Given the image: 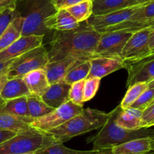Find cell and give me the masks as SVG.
<instances>
[{"label":"cell","instance_id":"obj_1","mask_svg":"<svg viewBox=\"0 0 154 154\" xmlns=\"http://www.w3.org/2000/svg\"><path fill=\"white\" fill-rule=\"evenodd\" d=\"M82 23L71 30L54 31L48 50L49 61L67 57L82 60H91L94 57L101 33L86 21Z\"/></svg>","mask_w":154,"mask_h":154},{"label":"cell","instance_id":"obj_2","mask_svg":"<svg viewBox=\"0 0 154 154\" xmlns=\"http://www.w3.org/2000/svg\"><path fill=\"white\" fill-rule=\"evenodd\" d=\"M121 109L120 105L111 111L107 122L100 128L96 135L88 139L93 145L94 149H112L113 146L126 143L134 139L151 137L154 138V130L149 128L131 130L122 128L116 122V118Z\"/></svg>","mask_w":154,"mask_h":154},{"label":"cell","instance_id":"obj_3","mask_svg":"<svg viewBox=\"0 0 154 154\" xmlns=\"http://www.w3.org/2000/svg\"><path fill=\"white\" fill-rule=\"evenodd\" d=\"M111 112L87 108L63 125L47 131L57 143H64L69 139L101 128L107 122Z\"/></svg>","mask_w":154,"mask_h":154},{"label":"cell","instance_id":"obj_4","mask_svg":"<svg viewBox=\"0 0 154 154\" xmlns=\"http://www.w3.org/2000/svg\"><path fill=\"white\" fill-rule=\"evenodd\" d=\"M57 143L48 132L30 128L17 133L0 144V154H35L38 150Z\"/></svg>","mask_w":154,"mask_h":154},{"label":"cell","instance_id":"obj_5","mask_svg":"<svg viewBox=\"0 0 154 154\" xmlns=\"http://www.w3.org/2000/svg\"><path fill=\"white\" fill-rule=\"evenodd\" d=\"M49 61L48 52L44 45L30 50L14 58L7 69L8 79L23 78L26 74L37 69H44Z\"/></svg>","mask_w":154,"mask_h":154},{"label":"cell","instance_id":"obj_6","mask_svg":"<svg viewBox=\"0 0 154 154\" xmlns=\"http://www.w3.org/2000/svg\"><path fill=\"white\" fill-rule=\"evenodd\" d=\"M56 11L51 0H38L32 5L29 12L24 17L22 35H43L48 30L45 20Z\"/></svg>","mask_w":154,"mask_h":154},{"label":"cell","instance_id":"obj_7","mask_svg":"<svg viewBox=\"0 0 154 154\" xmlns=\"http://www.w3.org/2000/svg\"><path fill=\"white\" fill-rule=\"evenodd\" d=\"M83 106L72 103L71 100L59 107L54 109L50 113L32 121L30 125L36 129L47 132L63 125L83 110Z\"/></svg>","mask_w":154,"mask_h":154},{"label":"cell","instance_id":"obj_8","mask_svg":"<svg viewBox=\"0 0 154 154\" xmlns=\"http://www.w3.org/2000/svg\"><path fill=\"white\" fill-rule=\"evenodd\" d=\"M133 33V32L126 30L109 31L101 33L100 40L94 53V57H108L122 58V49Z\"/></svg>","mask_w":154,"mask_h":154},{"label":"cell","instance_id":"obj_9","mask_svg":"<svg viewBox=\"0 0 154 154\" xmlns=\"http://www.w3.org/2000/svg\"><path fill=\"white\" fill-rule=\"evenodd\" d=\"M152 29L146 27L136 31L131 35L122 51V58L124 61L140 60L153 53L149 48V37Z\"/></svg>","mask_w":154,"mask_h":154},{"label":"cell","instance_id":"obj_10","mask_svg":"<svg viewBox=\"0 0 154 154\" xmlns=\"http://www.w3.org/2000/svg\"><path fill=\"white\" fill-rule=\"evenodd\" d=\"M125 69L128 70V88L137 82L149 83L154 80V52L140 60L125 62Z\"/></svg>","mask_w":154,"mask_h":154},{"label":"cell","instance_id":"obj_11","mask_svg":"<svg viewBox=\"0 0 154 154\" xmlns=\"http://www.w3.org/2000/svg\"><path fill=\"white\" fill-rule=\"evenodd\" d=\"M144 5V4H143ZM143 5H137L134 6L128 7L123 9L112 11L103 15H91L87 23L91 25L94 29L102 33L107 28L119 24L124 21L129 20L134 13Z\"/></svg>","mask_w":154,"mask_h":154},{"label":"cell","instance_id":"obj_12","mask_svg":"<svg viewBox=\"0 0 154 154\" xmlns=\"http://www.w3.org/2000/svg\"><path fill=\"white\" fill-rule=\"evenodd\" d=\"M43 35H21L11 45L0 51V61L14 59L21 54L42 45Z\"/></svg>","mask_w":154,"mask_h":154},{"label":"cell","instance_id":"obj_13","mask_svg":"<svg viewBox=\"0 0 154 154\" xmlns=\"http://www.w3.org/2000/svg\"><path fill=\"white\" fill-rule=\"evenodd\" d=\"M90 61L91 69L88 78L102 79L116 71L125 68V62L119 57H97L91 58Z\"/></svg>","mask_w":154,"mask_h":154},{"label":"cell","instance_id":"obj_14","mask_svg":"<svg viewBox=\"0 0 154 154\" xmlns=\"http://www.w3.org/2000/svg\"><path fill=\"white\" fill-rule=\"evenodd\" d=\"M79 60L80 59L67 57L61 60L48 61L44 67V69L46 72L50 85L63 81L71 67Z\"/></svg>","mask_w":154,"mask_h":154},{"label":"cell","instance_id":"obj_15","mask_svg":"<svg viewBox=\"0 0 154 154\" xmlns=\"http://www.w3.org/2000/svg\"><path fill=\"white\" fill-rule=\"evenodd\" d=\"M45 25L48 30L68 31L78 27L77 21L66 9H59L45 18Z\"/></svg>","mask_w":154,"mask_h":154},{"label":"cell","instance_id":"obj_16","mask_svg":"<svg viewBox=\"0 0 154 154\" xmlns=\"http://www.w3.org/2000/svg\"><path fill=\"white\" fill-rule=\"evenodd\" d=\"M71 85L64 81L50 85L49 88L41 97L46 104L53 109L59 107L69 100V92Z\"/></svg>","mask_w":154,"mask_h":154},{"label":"cell","instance_id":"obj_17","mask_svg":"<svg viewBox=\"0 0 154 154\" xmlns=\"http://www.w3.org/2000/svg\"><path fill=\"white\" fill-rule=\"evenodd\" d=\"M31 95L42 97L49 88L46 72L44 69H37L28 72L23 77Z\"/></svg>","mask_w":154,"mask_h":154},{"label":"cell","instance_id":"obj_18","mask_svg":"<svg viewBox=\"0 0 154 154\" xmlns=\"http://www.w3.org/2000/svg\"><path fill=\"white\" fill-rule=\"evenodd\" d=\"M151 137L134 139L112 148V154H145L152 151Z\"/></svg>","mask_w":154,"mask_h":154},{"label":"cell","instance_id":"obj_19","mask_svg":"<svg viewBox=\"0 0 154 154\" xmlns=\"http://www.w3.org/2000/svg\"><path fill=\"white\" fill-rule=\"evenodd\" d=\"M33 120L31 117H19L0 110V130L20 132L30 128Z\"/></svg>","mask_w":154,"mask_h":154},{"label":"cell","instance_id":"obj_20","mask_svg":"<svg viewBox=\"0 0 154 154\" xmlns=\"http://www.w3.org/2000/svg\"><path fill=\"white\" fill-rule=\"evenodd\" d=\"M24 17L19 14L11 22L0 36V51H3L22 35Z\"/></svg>","mask_w":154,"mask_h":154},{"label":"cell","instance_id":"obj_21","mask_svg":"<svg viewBox=\"0 0 154 154\" xmlns=\"http://www.w3.org/2000/svg\"><path fill=\"white\" fill-rule=\"evenodd\" d=\"M92 15H103L112 11L137 5L133 0H92Z\"/></svg>","mask_w":154,"mask_h":154},{"label":"cell","instance_id":"obj_22","mask_svg":"<svg viewBox=\"0 0 154 154\" xmlns=\"http://www.w3.org/2000/svg\"><path fill=\"white\" fill-rule=\"evenodd\" d=\"M143 111L136 108L129 107L127 109H122L118 112L116 122L122 128L127 129L136 130L141 128L140 119Z\"/></svg>","mask_w":154,"mask_h":154},{"label":"cell","instance_id":"obj_23","mask_svg":"<svg viewBox=\"0 0 154 154\" xmlns=\"http://www.w3.org/2000/svg\"><path fill=\"white\" fill-rule=\"evenodd\" d=\"M29 95L30 92L23 78L8 79L0 93V97L5 101Z\"/></svg>","mask_w":154,"mask_h":154},{"label":"cell","instance_id":"obj_24","mask_svg":"<svg viewBox=\"0 0 154 154\" xmlns=\"http://www.w3.org/2000/svg\"><path fill=\"white\" fill-rule=\"evenodd\" d=\"M0 110L19 117H29L27 96L5 100L0 105Z\"/></svg>","mask_w":154,"mask_h":154},{"label":"cell","instance_id":"obj_25","mask_svg":"<svg viewBox=\"0 0 154 154\" xmlns=\"http://www.w3.org/2000/svg\"><path fill=\"white\" fill-rule=\"evenodd\" d=\"M91 69L90 60H79L71 67L65 76L64 81L66 83L71 84L80 80H85L88 78Z\"/></svg>","mask_w":154,"mask_h":154},{"label":"cell","instance_id":"obj_26","mask_svg":"<svg viewBox=\"0 0 154 154\" xmlns=\"http://www.w3.org/2000/svg\"><path fill=\"white\" fill-rule=\"evenodd\" d=\"M27 105L29 117L33 119L42 117L54 110V109L46 104L40 97L31 94L27 96Z\"/></svg>","mask_w":154,"mask_h":154},{"label":"cell","instance_id":"obj_27","mask_svg":"<svg viewBox=\"0 0 154 154\" xmlns=\"http://www.w3.org/2000/svg\"><path fill=\"white\" fill-rule=\"evenodd\" d=\"M66 11L79 22H85L92 15L93 3L92 0H84L72 6L65 8Z\"/></svg>","mask_w":154,"mask_h":154},{"label":"cell","instance_id":"obj_28","mask_svg":"<svg viewBox=\"0 0 154 154\" xmlns=\"http://www.w3.org/2000/svg\"><path fill=\"white\" fill-rule=\"evenodd\" d=\"M102 149L77 150L65 146L61 143H56L38 150L35 154H98Z\"/></svg>","mask_w":154,"mask_h":154},{"label":"cell","instance_id":"obj_29","mask_svg":"<svg viewBox=\"0 0 154 154\" xmlns=\"http://www.w3.org/2000/svg\"><path fill=\"white\" fill-rule=\"evenodd\" d=\"M147 88L146 82H137L128 87L120 105L122 109L131 107V105L140 97V94Z\"/></svg>","mask_w":154,"mask_h":154},{"label":"cell","instance_id":"obj_30","mask_svg":"<svg viewBox=\"0 0 154 154\" xmlns=\"http://www.w3.org/2000/svg\"><path fill=\"white\" fill-rule=\"evenodd\" d=\"M85 80H80L71 84L69 92V100L79 106H83V94Z\"/></svg>","mask_w":154,"mask_h":154},{"label":"cell","instance_id":"obj_31","mask_svg":"<svg viewBox=\"0 0 154 154\" xmlns=\"http://www.w3.org/2000/svg\"><path fill=\"white\" fill-rule=\"evenodd\" d=\"M100 78H88L85 80L84 84V94L83 101L84 103L89 101L94 97L96 93L98 91L100 83Z\"/></svg>","mask_w":154,"mask_h":154},{"label":"cell","instance_id":"obj_32","mask_svg":"<svg viewBox=\"0 0 154 154\" xmlns=\"http://www.w3.org/2000/svg\"><path fill=\"white\" fill-rule=\"evenodd\" d=\"M154 98V88H146L143 93L140 95V97L134 101L131 106V107L136 108L143 111L152 102Z\"/></svg>","mask_w":154,"mask_h":154},{"label":"cell","instance_id":"obj_33","mask_svg":"<svg viewBox=\"0 0 154 154\" xmlns=\"http://www.w3.org/2000/svg\"><path fill=\"white\" fill-rule=\"evenodd\" d=\"M20 14L17 9H8L0 12V36L11 22Z\"/></svg>","mask_w":154,"mask_h":154},{"label":"cell","instance_id":"obj_34","mask_svg":"<svg viewBox=\"0 0 154 154\" xmlns=\"http://www.w3.org/2000/svg\"><path fill=\"white\" fill-rule=\"evenodd\" d=\"M154 123V103L148 106L144 110L140 119V127L143 128H149L152 127Z\"/></svg>","mask_w":154,"mask_h":154},{"label":"cell","instance_id":"obj_35","mask_svg":"<svg viewBox=\"0 0 154 154\" xmlns=\"http://www.w3.org/2000/svg\"><path fill=\"white\" fill-rule=\"evenodd\" d=\"M84 0H51V3L56 11L69 8Z\"/></svg>","mask_w":154,"mask_h":154},{"label":"cell","instance_id":"obj_36","mask_svg":"<svg viewBox=\"0 0 154 154\" xmlns=\"http://www.w3.org/2000/svg\"><path fill=\"white\" fill-rule=\"evenodd\" d=\"M18 0H0V12L8 9H17Z\"/></svg>","mask_w":154,"mask_h":154},{"label":"cell","instance_id":"obj_37","mask_svg":"<svg viewBox=\"0 0 154 154\" xmlns=\"http://www.w3.org/2000/svg\"><path fill=\"white\" fill-rule=\"evenodd\" d=\"M17 134L14 131H7V130H0V144L11 138Z\"/></svg>","mask_w":154,"mask_h":154},{"label":"cell","instance_id":"obj_38","mask_svg":"<svg viewBox=\"0 0 154 154\" xmlns=\"http://www.w3.org/2000/svg\"><path fill=\"white\" fill-rule=\"evenodd\" d=\"M7 69H8L0 71V93L8 80V76H7Z\"/></svg>","mask_w":154,"mask_h":154},{"label":"cell","instance_id":"obj_39","mask_svg":"<svg viewBox=\"0 0 154 154\" xmlns=\"http://www.w3.org/2000/svg\"><path fill=\"white\" fill-rule=\"evenodd\" d=\"M14 59H11V60H2V61H0V71L4 70L5 69H8L10 65L11 64L13 61H14Z\"/></svg>","mask_w":154,"mask_h":154},{"label":"cell","instance_id":"obj_40","mask_svg":"<svg viewBox=\"0 0 154 154\" xmlns=\"http://www.w3.org/2000/svg\"><path fill=\"white\" fill-rule=\"evenodd\" d=\"M149 48L151 52H154V29L149 37Z\"/></svg>","mask_w":154,"mask_h":154},{"label":"cell","instance_id":"obj_41","mask_svg":"<svg viewBox=\"0 0 154 154\" xmlns=\"http://www.w3.org/2000/svg\"><path fill=\"white\" fill-rule=\"evenodd\" d=\"M152 0H133V2H134L135 5H143L147 2H151Z\"/></svg>","mask_w":154,"mask_h":154},{"label":"cell","instance_id":"obj_42","mask_svg":"<svg viewBox=\"0 0 154 154\" xmlns=\"http://www.w3.org/2000/svg\"><path fill=\"white\" fill-rule=\"evenodd\" d=\"M146 27H150L152 28V29H154V19H152V20H149V21H148L147 23H145L144 28H146Z\"/></svg>","mask_w":154,"mask_h":154},{"label":"cell","instance_id":"obj_43","mask_svg":"<svg viewBox=\"0 0 154 154\" xmlns=\"http://www.w3.org/2000/svg\"><path fill=\"white\" fill-rule=\"evenodd\" d=\"M98 154H112V149H102Z\"/></svg>","mask_w":154,"mask_h":154},{"label":"cell","instance_id":"obj_44","mask_svg":"<svg viewBox=\"0 0 154 154\" xmlns=\"http://www.w3.org/2000/svg\"><path fill=\"white\" fill-rule=\"evenodd\" d=\"M147 88H154V80L151 81L150 82H149V83H147Z\"/></svg>","mask_w":154,"mask_h":154},{"label":"cell","instance_id":"obj_45","mask_svg":"<svg viewBox=\"0 0 154 154\" xmlns=\"http://www.w3.org/2000/svg\"><path fill=\"white\" fill-rule=\"evenodd\" d=\"M151 146H152V150L154 151V138L152 140V143H151Z\"/></svg>","mask_w":154,"mask_h":154},{"label":"cell","instance_id":"obj_46","mask_svg":"<svg viewBox=\"0 0 154 154\" xmlns=\"http://www.w3.org/2000/svg\"><path fill=\"white\" fill-rule=\"evenodd\" d=\"M4 101H5V100H2V98H1V97H0V105L2 104V103H3V102H4Z\"/></svg>","mask_w":154,"mask_h":154},{"label":"cell","instance_id":"obj_47","mask_svg":"<svg viewBox=\"0 0 154 154\" xmlns=\"http://www.w3.org/2000/svg\"><path fill=\"white\" fill-rule=\"evenodd\" d=\"M145 154H154V151H153V152H147V153H145Z\"/></svg>","mask_w":154,"mask_h":154},{"label":"cell","instance_id":"obj_48","mask_svg":"<svg viewBox=\"0 0 154 154\" xmlns=\"http://www.w3.org/2000/svg\"><path fill=\"white\" fill-rule=\"evenodd\" d=\"M152 103H154V98H153V100H152V102L150 103V104H152ZM150 104H149V105H150Z\"/></svg>","mask_w":154,"mask_h":154},{"label":"cell","instance_id":"obj_49","mask_svg":"<svg viewBox=\"0 0 154 154\" xmlns=\"http://www.w3.org/2000/svg\"><path fill=\"white\" fill-rule=\"evenodd\" d=\"M152 126H154V123H153V124H152Z\"/></svg>","mask_w":154,"mask_h":154}]
</instances>
